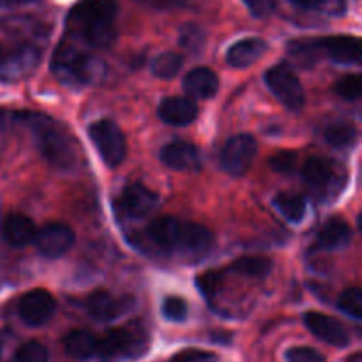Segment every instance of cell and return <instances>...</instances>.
<instances>
[{
  "mask_svg": "<svg viewBox=\"0 0 362 362\" xmlns=\"http://www.w3.org/2000/svg\"><path fill=\"white\" fill-rule=\"evenodd\" d=\"M148 243L163 251H179L189 257L207 255L214 244L211 230L198 223H187L173 216L158 218L147 228Z\"/></svg>",
  "mask_w": 362,
  "mask_h": 362,
  "instance_id": "obj_1",
  "label": "cell"
},
{
  "mask_svg": "<svg viewBox=\"0 0 362 362\" xmlns=\"http://www.w3.org/2000/svg\"><path fill=\"white\" fill-rule=\"evenodd\" d=\"M117 0H81L71 9L67 25L78 28L92 48L105 49L115 42Z\"/></svg>",
  "mask_w": 362,
  "mask_h": 362,
  "instance_id": "obj_2",
  "label": "cell"
},
{
  "mask_svg": "<svg viewBox=\"0 0 362 362\" xmlns=\"http://www.w3.org/2000/svg\"><path fill=\"white\" fill-rule=\"evenodd\" d=\"M20 119L30 127L35 144L49 165L71 170L78 163V147L67 127L42 113H20Z\"/></svg>",
  "mask_w": 362,
  "mask_h": 362,
  "instance_id": "obj_3",
  "label": "cell"
},
{
  "mask_svg": "<svg viewBox=\"0 0 362 362\" xmlns=\"http://www.w3.org/2000/svg\"><path fill=\"white\" fill-rule=\"evenodd\" d=\"M52 69L55 76L69 87L94 85L105 74V64L101 59L80 52L71 45H62L53 57Z\"/></svg>",
  "mask_w": 362,
  "mask_h": 362,
  "instance_id": "obj_4",
  "label": "cell"
},
{
  "mask_svg": "<svg viewBox=\"0 0 362 362\" xmlns=\"http://www.w3.org/2000/svg\"><path fill=\"white\" fill-rule=\"evenodd\" d=\"M148 349V338L136 324L112 329L99 339L98 354L105 359H138Z\"/></svg>",
  "mask_w": 362,
  "mask_h": 362,
  "instance_id": "obj_5",
  "label": "cell"
},
{
  "mask_svg": "<svg viewBox=\"0 0 362 362\" xmlns=\"http://www.w3.org/2000/svg\"><path fill=\"white\" fill-rule=\"evenodd\" d=\"M88 136H90L92 144L95 145L106 166L115 168L126 159V136L113 120L103 119L92 122L90 127H88Z\"/></svg>",
  "mask_w": 362,
  "mask_h": 362,
  "instance_id": "obj_6",
  "label": "cell"
},
{
  "mask_svg": "<svg viewBox=\"0 0 362 362\" xmlns=\"http://www.w3.org/2000/svg\"><path fill=\"white\" fill-rule=\"evenodd\" d=\"M265 83H267L269 90L274 94V98L286 106L292 112H299L304 106L306 95H304V88L300 85L299 78L293 73V69L286 64H278L272 66L271 69L265 73L264 76Z\"/></svg>",
  "mask_w": 362,
  "mask_h": 362,
  "instance_id": "obj_7",
  "label": "cell"
},
{
  "mask_svg": "<svg viewBox=\"0 0 362 362\" xmlns=\"http://www.w3.org/2000/svg\"><path fill=\"white\" fill-rule=\"evenodd\" d=\"M303 180L315 193L329 194L336 193V189H341L345 172L338 163L322 158H310L303 166Z\"/></svg>",
  "mask_w": 362,
  "mask_h": 362,
  "instance_id": "obj_8",
  "label": "cell"
},
{
  "mask_svg": "<svg viewBox=\"0 0 362 362\" xmlns=\"http://www.w3.org/2000/svg\"><path fill=\"white\" fill-rule=\"evenodd\" d=\"M258 145L251 134L232 136L219 152V163L226 173L233 177L244 175L257 158Z\"/></svg>",
  "mask_w": 362,
  "mask_h": 362,
  "instance_id": "obj_9",
  "label": "cell"
},
{
  "mask_svg": "<svg viewBox=\"0 0 362 362\" xmlns=\"http://www.w3.org/2000/svg\"><path fill=\"white\" fill-rule=\"evenodd\" d=\"M74 232L64 223H46L42 228L35 230L34 243L39 255L49 260L64 257L74 244Z\"/></svg>",
  "mask_w": 362,
  "mask_h": 362,
  "instance_id": "obj_10",
  "label": "cell"
},
{
  "mask_svg": "<svg viewBox=\"0 0 362 362\" xmlns=\"http://www.w3.org/2000/svg\"><path fill=\"white\" fill-rule=\"evenodd\" d=\"M57 311V300L48 290L35 288L25 293L18 303V315L30 327H41L52 320Z\"/></svg>",
  "mask_w": 362,
  "mask_h": 362,
  "instance_id": "obj_11",
  "label": "cell"
},
{
  "mask_svg": "<svg viewBox=\"0 0 362 362\" xmlns=\"http://www.w3.org/2000/svg\"><path fill=\"white\" fill-rule=\"evenodd\" d=\"M131 297H115L106 290H95L87 297V313L98 322H112L126 315L133 308Z\"/></svg>",
  "mask_w": 362,
  "mask_h": 362,
  "instance_id": "obj_12",
  "label": "cell"
},
{
  "mask_svg": "<svg viewBox=\"0 0 362 362\" xmlns=\"http://www.w3.org/2000/svg\"><path fill=\"white\" fill-rule=\"evenodd\" d=\"M304 325L310 329L311 334H315L327 345L338 346V349H345L350 345V332L346 331L341 322L329 315L310 311L304 315Z\"/></svg>",
  "mask_w": 362,
  "mask_h": 362,
  "instance_id": "obj_13",
  "label": "cell"
},
{
  "mask_svg": "<svg viewBox=\"0 0 362 362\" xmlns=\"http://www.w3.org/2000/svg\"><path fill=\"white\" fill-rule=\"evenodd\" d=\"M159 204V198L154 191L145 187L144 184H131L122 191L119 198V211L129 219L147 218Z\"/></svg>",
  "mask_w": 362,
  "mask_h": 362,
  "instance_id": "obj_14",
  "label": "cell"
},
{
  "mask_svg": "<svg viewBox=\"0 0 362 362\" xmlns=\"http://www.w3.org/2000/svg\"><path fill=\"white\" fill-rule=\"evenodd\" d=\"M320 52H324L332 62L341 66H354L361 62V41L354 35H332L318 39Z\"/></svg>",
  "mask_w": 362,
  "mask_h": 362,
  "instance_id": "obj_15",
  "label": "cell"
},
{
  "mask_svg": "<svg viewBox=\"0 0 362 362\" xmlns=\"http://www.w3.org/2000/svg\"><path fill=\"white\" fill-rule=\"evenodd\" d=\"M158 115L168 126L184 127L197 120L198 106L193 99L172 95V98H166L159 103Z\"/></svg>",
  "mask_w": 362,
  "mask_h": 362,
  "instance_id": "obj_16",
  "label": "cell"
},
{
  "mask_svg": "<svg viewBox=\"0 0 362 362\" xmlns=\"http://www.w3.org/2000/svg\"><path fill=\"white\" fill-rule=\"evenodd\" d=\"M159 158L168 168L177 172H191L200 168V152L189 141L177 140L165 145L159 152Z\"/></svg>",
  "mask_w": 362,
  "mask_h": 362,
  "instance_id": "obj_17",
  "label": "cell"
},
{
  "mask_svg": "<svg viewBox=\"0 0 362 362\" xmlns=\"http://www.w3.org/2000/svg\"><path fill=\"white\" fill-rule=\"evenodd\" d=\"M2 239L13 247H25L34 243L35 225L30 218L23 214H9L0 225Z\"/></svg>",
  "mask_w": 362,
  "mask_h": 362,
  "instance_id": "obj_18",
  "label": "cell"
},
{
  "mask_svg": "<svg viewBox=\"0 0 362 362\" xmlns=\"http://www.w3.org/2000/svg\"><path fill=\"white\" fill-rule=\"evenodd\" d=\"M267 52V42L260 37H246L232 45L226 52V62L235 69L253 66Z\"/></svg>",
  "mask_w": 362,
  "mask_h": 362,
  "instance_id": "obj_19",
  "label": "cell"
},
{
  "mask_svg": "<svg viewBox=\"0 0 362 362\" xmlns=\"http://www.w3.org/2000/svg\"><path fill=\"white\" fill-rule=\"evenodd\" d=\"M219 78L209 67H197L184 78V90L194 99H211L218 94Z\"/></svg>",
  "mask_w": 362,
  "mask_h": 362,
  "instance_id": "obj_20",
  "label": "cell"
},
{
  "mask_svg": "<svg viewBox=\"0 0 362 362\" xmlns=\"http://www.w3.org/2000/svg\"><path fill=\"white\" fill-rule=\"evenodd\" d=\"M352 240V228L343 218H331L324 223L317 235V243L322 250L338 251L346 247Z\"/></svg>",
  "mask_w": 362,
  "mask_h": 362,
  "instance_id": "obj_21",
  "label": "cell"
},
{
  "mask_svg": "<svg viewBox=\"0 0 362 362\" xmlns=\"http://www.w3.org/2000/svg\"><path fill=\"white\" fill-rule=\"evenodd\" d=\"M98 346L99 339L88 331H71L64 338V349L74 359H92L94 356H98Z\"/></svg>",
  "mask_w": 362,
  "mask_h": 362,
  "instance_id": "obj_22",
  "label": "cell"
},
{
  "mask_svg": "<svg viewBox=\"0 0 362 362\" xmlns=\"http://www.w3.org/2000/svg\"><path fill=\"white\" fill-rule=\"evenodd\" d=\"M39 62V52L34 48H23L14 53L9 60L2 59L0 67H6L7 78H21L25 71H32Z\"/></svg>",
  "mask_w": 362,
  "mask_h": 362,
  "instance_id": "obj_23",
  "label": "cell"
},
{
  "mask_svg": "<svg viewBox=\"0 0 362 362\" xmlns=\"http://www.w3.org/2000/svg\"><path fill=\"white\" fill-rule=\"evenodd\" d=\"M274 207L278 209V212L286 221L293 223V225H299L306 218V202H304V198L297 197V194H278L274 198Z\"/></svg>",
  "mask_w": 362,
  "mask_h": 362,
  "instance_id": "obj_24",
  "label": "cell"
},
{
  "mask_svg": "<svg viewBox=\"0 0 362 362\" xmlns=\"http://www.w3.org/2000/svg\"><path fill=\"white\" fill-rule=\"evenodd\" d=\"M325 141L334 148H350L357 144V129L350 122H336L325 129Z\"/></svg>",
  "mask_w": 362,
  "mask_h": 362,
  "instance_id": "obj_25",
  "label": "cell"
},
{
  "mask_svg": "<svg viewBox=\"0 0 362 362\" xmlns=\"http://www.w3.org/2000/svg\"><path fill=\"white\" fill-rule=\"evenodd\" d=\"M233 272L247 276V278H265L272 271V260L265 257H244L232 264Z\"/></svg>",
  "mask_w": 362,
  "mask_h": 362,
  "instance_id": "obj_26",
  "label": "cell"
},
{
  "mask_svg": "<svg viewBox=\"0 0 362 362\" xmlns=\"http://www.w3.org/2000/svg\"><path fill=\"white\" fill-rule=\"evenodd\" d=\"M182 55L175 52H166L156 57L151 64V71L154 76L163 78V80H170V78L177 76L179 71L182 69Z\"/></svg>",
  "mask_w": 362,
  "mask_h": 362,
  "instance_id": "obj_27",
  "label": "cell"
},
{
  "mask_svg": "<svg viewBox=\"0 0 362 362\" xmlns=\"http://www.w3.org/2000/svg\"><path fill=\"white\" fill-rule=\"evenodd\" d=\"M290 55L296 57L303 66H313L320 55V42L318 39H297V41L288 42Z\"/></svg>",
  "mask_w": 362,
  "mask_h": 362,
  "instance_id": "obj_28",
  "label": "cell"
},
{
  "mask_svg": "<svg viewBox=\"0 0 362 362\" xmlns=\"http://www.w3.org/2000/svg\"><path fill=\"white\" fill-rule=\"evenodd\" d=\"M179 42L184 49H187V52L198 53L205 45V32L202 30L198 25H184L179 35Z\"/></svg>",
  "mask_w": 362,
  "mask_h": 362,
  "instance_id": "obj_29",
  "label": "cell"
},
{
  "mask_svg": "<svg viewBox=\"0 0 362 362\" xmlns=\"http://www.w3.org/2000/svg\"><path fill=\"white\" fill-rule=\"evenodd\" d=\"M338 308L349 317L361 320L362 318V292L359 288H349L339 296Z\"/></svg>",
  "mask_w": 362,
  "mask_h": 362,
  "instance_id": "obj_30",
  "label": "cell"
},
{
  "mask_svg": "<svg viewBox=\"0 0 362 362\" xmlns=\"http://www.w3.org/2000/svg\"><path fill=\"white\" fill-rule=\"evenodd\" d=\"M334 92L345 101H357L362 94V80L359 74H349L343 76L341 80L336 83Z\"/></svg>",
  "mask_w": 362,
  "mask_h": 362,
  "instance_id": "obj_31",
  "label": "cell"
},
{
  "mask_svg": "<svg viewBox=\"0 0 362 362\" xmlns=\"http://www.w3.org/2000/svg\"><path fill=\"white\" fill-rule=\"evenodd\" d=\"M161 311H163V317H165L166 320L184 322L187 318V311H189V308H187V303L182 299V297L172 296V297H166V299L163 300Z\"/></svg>",
  "mask_w": 362,
  "mask_h": 362,
  "instance_id": "obj_32",
  "label": "cell"
},
{
  "mask_svg": "<svg viewBox=\"0 0 362 362\" xmlns=\"http://www.w3.org/2000/svg\"><path fill=\"white\" fill-rule=\"evenodd\" d=\"M14 362H48V350L37 341H28L14 356Z\"/></svg>",
  "mask_w": 362,
  "mask_h": 362,
  "instance_id": "obj_33",
  "label": "cell"
},
{
  "mask_svg": "<svg viewBox=\"0 0 362 362\" xmlns=\"http://www.w3.org/2000/svg\"><path fill=\"white\" fill-rule=\"evenodd\" d=\"M285 357L286 362H325V357L310 346H293L286 352Z\"/></svg>",
  "mask_w": 362,
  "mask_h": 362,
  "instance_id": "obj_34",
  "label": "cell"
},
{
  "mask_svg": "<svg viewBox=\"0 0 362 362\" xmlns=\"http://www.w3.org/2000/svg\"><path fill=\"white\" fill-rule=\"evenodd\" d=\"M219 283H221L219 272H205V274L197 278V285L200 288V292L204 293L205 299H212L216 296V292L219 288Z\"/></svg>",
  "mask_w": 362,
  "mask_h": 362,
  "instance_id": "obj_35",
  "label": "cell"
},
{
  "mask_svg": "<svg viewBox=\"0 0 362 362\" xmlns=\"http://www.w3.org/2000/svg\"><path fill=\"white\" fill-rule=\"evenodd\" d=\"M271 166L274 172L292 173L297 166V154H293V152H279L271 159Z\"/></svg>",
  "mask_w": 362,
  "mask_h": 362,
  "instance_id": "obj_36",
  "label": "cell"
},
{
  "mask_svg": "<svg viewBox=\"0 0 362 362\" xmlns=\"http://www.w3.org/2000/svg\"><path fill=\"white\" fill-rule=\"evenodd\" d=\"M255 18H267L274 13L276 0H243Z\"/></svg>",
  "mask_w": 362,
  "mask_h": 362,
  "instance_id": "obj_37",
  "label": "cell"
},
{
  "mask_svg": "<svg viewBox=\"0 0 362 362\" xmlns=\"http://www.w3.org/2000/svg\"><path fill=\"white\" fill-rule=\"evenodd\" d=\"M214 354L204 352V350H184V352H179L177 356H173V359L170 362H211L214 361Z\"/></svg>",
  "mask_w": 362,
  "mask_h": 362,
  "instance_id": "obj_38",
  "label": "cell"
},
{
  "mask_svg": "<svg viewBox=\"0 0 362 362\" xmlns=\"http://www.w3.org/2000/svg\"><path fill=\"white\" fill-rule=\"evenodd\" d=\"M145 6L156 7V9H172V7H180L187 2V0H140Z\"/></svg>",
  "mask_w": 362,
  "mask_h": 362,
  "instance_id": "obj_39",
  "label": "cell"
},
{
  "mask_svg": "<svg viewBox=\"0 0 362 362\" xmlns=\"http://www.w3.org/2000/svg\"><path fill=\"white\" fill-rule=\"evenodd\" d=\"M290 2H292L293 6L300 7V9H317V7H320V4L324 2V0H290Z\"/></svg>",
  "mask_w": 362,
  "mask_h": 362,
  "instance_id": "obj_40",
  "label": "cell"
},
{
  "mask_svg": "<svg viewBox=\"0 0 362 362\" xmlns=\"http://www.w3.org/2000/svg\"><path fill=\"white\" fill-rule=\"evenodd\" d=\"M11 2H16V4H25V2H35V0H11Z\"/></svg>",
  "mask_w": 362,
  "mask_h": 362,
  "instance_id": "obj_41",
  "label": "cell"
},
{
  "mask_svg": "<svg viewBox=\"0 0 362 362\" xmlns=\"http://www.w3.org/2000/svg\"><path fill=\"white\" fill-rule=\"evenodd\" d=\"M2 59H4V52H2V46H0V62H2Z\"/></svg>",
  "mask_w": 362,
  "mask_h": 362,
  "instance_id": "obj_42",
  "label": "cell"
}]
</instances>
